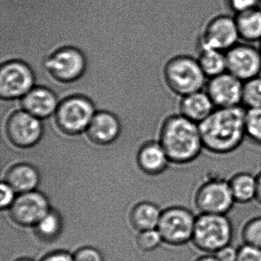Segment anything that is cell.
<instances>
[{"label": "cell", "mask_w": 261, "mask_h": 261, "mask_svg": "<svg viewBox=\"0 0 261 261\" xmlns=\"http://www.w3.org/2000/svg\"><path fill=\"white\" fill-rule=\"evenodd\" d=\"M246 109L242 106L215 108L199 124L204 149L216 155H225L241 147L246 139Z\"/></svg>", "instance_id": "cell-1"}, {"label": "cell", "mask_w": 261, "mask_h": 261, "mask_svg": "<svg viewBox=\"0 0 261 261\" xmlns=\"http://www.w3.org/2000/svg\"><path fill=\"white\" fill-rule=\"evenodd\" d=\"M160 143L171 163L187 165L198 160L203 152L199 124L181 114H173L162 125Z\"/></svg>", "instance_id": "cell-2"}, {"label": "cell", "mask_w": 261, "mask_h": 261, "mask_svg": "<svg viewBox=\"0 0 261 261\" xmlns=\"http://www.w3.org/2000/svg\"><path fill=\"white\" fill-rule=\"evenodd\" d=\"M233 226L227 215L198 214L192 235V245L202 253H215L231 244Z\"/></svg>", "instance_id": "cell-3"}, {"label": "cell", "mask_w": 261, "mask_h": 261, "mask_svg": "<svg viewBox=\"0 0 261 261\" xmlns=\"http://www.w3.org/2000/svg\"><path fill=\"white\" fill-rule=\"evenodd\" d=\"M192 202L198 214L227 215L236 204L228 179L215 175H204L194 189Z\"/></svg>", "instance_id": "cell-4"}, {"label": "cell", "mask_w": 261, "mask_h": 261, "mask_svg": "<svg viewBox=\"0 0 261 261\" xmlns=\"http://www.w3.org/2000/svg\"><path fill=\"white\" fill-rule=\"evenodd\" d=\"M163 73L168 88L180 97L204 90L207 83L196 57L190 55H178L169 59Z\"/></svg>", "instance_id": "cell-5"}, {"label": "cell", "mask_w": 261, "mask_h": 261, "mask_svg": "<svg viewBox=\"0 0 261 261\" xmlns=\"http://www.w3.org/2000/svg\"><path fill=\"white\" fill-rule=\"evenodd\" d=\"M196 216L183 206H172L163 211L157 230L163 242L174 247L191 243Z\"/></svg>", "instance_id": "cell-6"}, {"label": "cell", "mask_w": 261, "mask_h": 261, "mask_svg": "<svg viewBox=\"0 0 261 261\" xmlns=\"http://www.w3.org/2000/svg\"><path fill=\"white\" fill-rule=\"evenodd\" d=\"M92 102L83 96L65 99L58 106L56 121L65 134L76 135L87 130L94 116Z\"/></svg>", "instance_id": "cell-7"}, {"label": "cell", "mask_w": 261, "mask_h": 261, "mask_svg": "<svg viewBox=\"0 0 261 261\" xmlns=\"http://www.w3.org/2000/svg\"><path fill=\"white\" fill-rule=\"evenodd\" d=\"M240 42L234 16L220 14L205 22L198 36V48L226 51Z\"/></svg>", "instance_id": "cell-8"}, {"label": "cell", "mask_w": 261, "mask_h": 261, "mask_svg": "<svg viewBox=\"0 0 261 261\" xmlns=\"http://www.w3.org/2000/svg\"><path fill=\"white\" fill-rule=\"evenodd\" d=\"M35 77L30 67L20 61H10L0 69V96L11 100L23 97L34 85Z\"/></svg>", "instance_id": "cell-9"}, {"label": "cell", "mask_w": 261, "mask_h": 261, "mask_svg": "<svg viewBox=\"0 0 261 261\" xmlns=\"http://www.w3.org/2000/svg\"><path fill=\"white\" fill-rule=\"evenodd\" d=\"M227 72L244 82L261 74V53L258 47L238 42L226 51Z\"/></svg>", "instance_id": "cell-10"}, {"label": "cell", "mask_w": 261, "mask_h": 261, "mask_svg": "<svg viewBox=\"0 0 261 261\" xmlns=\"http://www.w3.org/2000/svg\"><path fill=\"white\" fill-rule=\"evenodd\" d=\"M45 67L56 80L71 82L85 72L86 59L82 51L73 47L60 48L45 60Z\"/></svg>", "instance_id": "cell-11"}, {"label": "cell", "mask_w": 261, "mask_h": 261, "mask_svg": "<svg viewBox=\"0 0 261 261\" xmlns=\"http://www.w3.org/2000/svg\"><path fill=\"white\" fill-rule=\"evenodd\" d=\"M50 210L47 197L36 190L19 194L10 208L13 221L24 227H35Z\"/></svg>", "instance_id": "cell-12"}, {"label": "cell", "mask_w": 261, "mask_h": 261, "mask_svg": "<svg viewBox=\"0 0 261 261\" xmlns=\"http://www.w3.org/2000/svg\"><path fill=\"white\" fill-rule=\"evenodd\" d=\"M43 128L39 118L27 111H16L7 120V136L12 143L18 147L34 146L40 140Z\"/></svg>", "instance_id": "cell-13"}, {"label": "cell", "mask_w": 261, "mask_h": 261, "mask_svg": "<svg viewBox=\"0 0 261 261\" xmlns=\"http://www.w3.org/2000/svg\"><path fill=\"white\" fill-rule=\"evenodd\" d=\"M243 83L229 72L207 79L204 87L215 108L241 106Z\"/></svg>", "instance_id": "cell-14"}, {"label": "cell", "mask_w": 261, "mask_h": 261, "mask_svg": "<svg viewBox=\"0 0 261 261\" xmlns=\"http://www.w3.org/2000/svg\"><path fill=\"white\" fill-rule=\"evenodd\" d=\"M215 110V105L204 89L180 97L178 103V114L198 124Z\"/></svg>", "instance_id": "cell-15"}, {"label": "cell", "mask_w": 261, "mask_h": 261, "mask_svg": "<svg viewBox=\"0 0 261 261\" xmlns=\"http://www.w3.org/2000/svg\"><path fill=\"white\" fill-rule=\"evenodd\" d=\"M120 131V122L117 117L108 111H100L94 114L87 134L93 143L107 145L118 137Z\"/></svg>", "instance_id": "cell-16"}, {"label": "cell", "mask_w": 261, "mask_h": 261, "mask_svg": "<svg viewBox=\"0 0 261 261\" xmlns=\"http://www.w3.org/2000/svg\"><path fill=\"white\" fill-rule=\"evenodd\" d=\"M58 106L56 94L45 87L32 88L22 99L24 111L39 119L46 118L56 113Z\"/></svg>", "instance_id": "cell-17"}, {"label": "cell", "mask_w": 261, "mask_h": 261, "mask_svg": "<svg viewBox=\"0 0 261 261\" xmlns=\"http://www.w3.org/2000/svg\"><path fill=\"white\" fill-rule=\"evenodd\" d=\"M137 161L140 169L149 175L162 173L170 163L160 142L145 144L139 152Z\"/></svg>", "instance_id": "cell-18"}, {"label": "cell", "mask_w": 261, "mask_h": 261, "mask_svg": "<svg viewBox=\"0 0 261 261\" xmlns=\"http://www.w3.org/2000/svg\"><path fill=\"white\" fill-rule=\"evenodd\" d=\"M39 180L40 177L37 169L27 163H21L13 166L8 171L6 177V181L17 194L36 190Z\"/></svg>", "instance_id": "cell-19"}, {"label": "cell", "mask_w": 261, "mask_h": 261, "mask_svg": "<svg viewBox=\"0 0 261 261\" xmlns=\"http://www.w3.org/2000/svg\"><path fill=\"white\" fill-rule=\"evenodd\" d=\"M240 40L247 43L261 42V9H253L234 16Z\"/></svg>", "instance_id": "cell-20"}, {"label": "cell", "mask_w": 261, "mask_h": 261, "mask_svg": "<svg viewBox=\"0 0 261 261\" xmlns=\"http://www.w3.org/2000/svg\"><path fill=\"white\" fill-rule=\"evenodd\" d=\"M229 186L236 204H246L255 201L256 175L249 172H238L228 179Z\"/></svg>", "instance_id": "cell-21"}, {"label": "cell", "mask_w": 261, "mask_h": 261, "mask_svg": "<svg viewBox=\"0 0 261 261\" xmlns=\"http://www.w3.org/2000/svg\"><path fill=\"white\" fill-rule=\"evenodd\" d=\"M196 59L207 79L227 71V59L224 51L212 48H198Z\"/></svg>", "instance_id": "cell-22"}, {"label": "cell", "mask_w": 261, "mask_h": 261, "mask_svg": "<svg viewBox=\"0 0 261 261\" xmlns=\"http://www.w3.org/2000/svg\"><path fill=\"white\" fill-rule=\"evenodd\" d=\"M162 211L150 202H143L136 205L130 214V221L140 231L156 229L161 218Z\"/></svg>", "instance_id": "cell-23"}, {"label": "cell", "mask_w": 261, "mask_h": 261, "mask_svg": "<svg viewBox=\"0 0 261 261\" xmlns=\"http://www.w3.org/2000/svg\"><path fill=\"white\" fill-rule=\"evenodd\" d=\"M35 227L39 238L44 241H51L62 231V218L58 212L50 210Z\"/></svg>", "instance_id": "cell-24"}, {"label": "cell", "mask_w": 261, "mask_h": 261, "mask_svg": "<svg viewBox=\"0 0 261 261\" xmlns=\"http://www.w3.org/2000/svg\"><path fill=\"white\" fill-rule=\"evenodd\" d=\"M241 106L246 110L261 108V76L243 83Z\"/></svg>", "instance_id": "cell-25"}, {"label": "cell", "mask_w": 261, "mask_h": 261, "mask_svg": "<svg viewBox=\"0 0 261 261\" xmlns=\"http://www.w3.org/2000/svg\"><path fill=\"white\" fill-rule=\"evenodd\" d=\"M244 126L246 139L261 146V108L246 110Z\"/></svg>", "instance_id": "cell-26"}, {"label": "cell", "mask_w": 261, "mask_h": 261, "mask_svg": "<svg viewBox=\"0 0 261 261\" xmlns=\"http://www.w3.org/2000/svg\"><path fill=\"white\" fill-rule=\"evenodd\" d=\"M241 238L243 244L261 249V215L253 217L244 223Z\"/></svg>", "instance_id": "cell-27"}, {"label": "cell", "mask_w": 261, "mask_h": 261, "mask_svg": "<svg viewBox=\"0 0 261 261\" xmlns=\"http://www.w3.org/2000/svg\"><path fill=\"white\" fill-rule=\"evenodd\" d=\"M137 245L141 250L150 251L156 249L163 241L156 228L140 231L137 236Z\"/></svg>", "instance_id": "cell-28"}, {"label": "cell", "mask_w": 261, "mask_h": 261, "mask_svg": "<svg viewBox=\"0 0 261 261\" xmlns=\"http://www.w3.org/2000/svg\"><path fill=\"white\" fill-rule=\"evenodd\" d=\"M237 261H261V249L243 244L238 247Z\"/></svg>", "instance_id": "cell-29"}, {"label": "cell", "mask_w": 261, "mask_h": 261, "mask_svg": "<svg viewBox=\"0 0 261 261\" xmlns=\"http://www.w3.org/2000/svg\"><path fill=\"white\" fill-rule=\"evenodd\" d=\"M261 0H227V5L234 15L259 7Z\"/></svg>", "instance_id": "cell-30"}, {"label": "cell", "mask_w": 261, "mask_h": 261, "mask_svg": "<svg viewBox=\"0 0 261 261\" xmlns=\"http://www.w3.org/2000/svg\"><path fill=\"white\" fill-rule=\"evenodd\" d=\"M74 261H103V256L98 250L91 247H82L73 255Z\"/></svg>", "instance_id": "cell-31"}, {"label": "cell", "mask_w": 261, "mask_h": 261, "mask_svg": "<svg viewBox=\"0 0 261 261\" xmlns=\"http://www.w3.org/2000/svg\"><path fill=\"white\" fill-rule=\"evenodd\" d=\"M0 190H1V201H0L1 208L10 209L17 197L16 195L17 193L6 181H3L0 186Z\"/></svg>", "instance_id": "cell-32"}, {"label": "cell", "mask_w": 261, "mask_h": 261, "mask_svg": "<svg viewBox=\"0 0 261 261\" xmlns=\"http://www.w3.org/2000/svg\"><path fill=\"white\" fill-rule=\"evenodd\" d=\"M214 254L216 256L219 261L238 260V248H235L231 244L223 247Z\"/></svg>", "instance_id": "cell-33"}, {"label": "cell", "mask_w": 261, "mask_h": 261, "mask_svg": "<svg viewBox=\"0 0 261 261\" xmlns=\"http://www.w3.org/2000/svg\"><path fill=\"white\" fill-rule=\"evenodd\" d=\"M42 261H74V258L68 252L55 251L46 255Z\"/></svg>", "instance_id": "cell-34"}, {"label": "cell", "mask_w": 261, "mask_h": 261, "mask_svg": "<svg viewBox=\"0 0 261 261\" xmlns=\"http://www.w3.org/2000/svg\"><path fill=\"white\" fill-rule=\"evenodd\" d=\"M256 192L255 201L261 205V170L256 175Z\"/></svg>", "instance_id": "cell-35"}, {"label": "cell", "mask_w": 261, "mask_h": 261, "mask_svg": "<svg viewBox=\"0 0 261 261\" xmlns=\"http://www.w3.org/2000/svg\"><path fill=\"white\" fill-rule=\"evenodd\" d=\"M193 261H219L214 253H202Z\"/></svg>", "instance_id": "cell-36"}, {"label": "cell", "mask_w": 261, "mask_h": 261, "mask_svg": "<svg viewBox=\"0 0 261 261\" xmlns=\"http://www.w3.org/2000/svg\"><path fill=\"white\" fill-rule=\"evenodd\" d=\"M16 261H33V260H32V259H25V258H23V259H18V260H16Z\"/></svg>", "instance_id": "cell-37"}, {"label": "cell", "mask_w": 261, "mask_h": 261, "mask_svg": "<svg viewBox=\"0 0 261 261\" xmlns=\"http://www.w3.org/2000/svg\"><path fill=\"white\" fill-rule=\"evenodd\" d=\"M258 48H259V51H260L261 53V42L259 43V46H258Z\"/></svg>", "instance_id": "cell-38"}]
</instances>
